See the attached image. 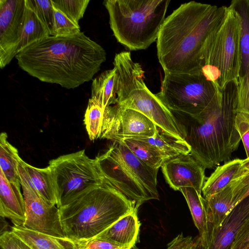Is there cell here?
<instances>
[{
    "label": "cell",
    "instance_id": "1",
    "mask_svg": "<svg viewBox=\"0 0 249 249\" xmlns=\"http://www.w3.org/2000/svg\"><path fill=\"white\" fill-rule=\"evenodd\" d=\"M105 49L84 32L49 36L16 55L19 67L44 82L73 89L91 80L106 60Z\"/></svg>",
    "mask_w": 249,
    "mask_h": 249
},
{
    "label": "cell",
    "instance_id": "2",
    "mask_svg": "<svg viewBox=\"0 0 249 249\" xmlns=\"http://www.w3.org/2000/svg\"><path fill=\"white\" fill-rule=\"evenodd\" d=\"M227 8L192 1L165 18L157 40V56L164 73L201 72L205 41L223 21Z\"/></svg>",
    "mask_w": 249,
    "mask_h": 249
},
{
    "label": "cell",
    "instance_id": "3",
    "mask_svg": "<svg viewBox=\"0 0 249 249\" xmlns=\"http://www.w3.org/2000/svg\"><path fill=\"white\" fill-rule=\"evenodd\" d=\"M237 81L219 89L208 107L197 117L173 113L181 125L192 156L206 169L229 159L241 138L235 126Z\"/></svg>",
    "mask_w": 249,
    "mask_h": 249
},
{
    "label": "cell",
    "instance_id": "4",
    "mask_svg": "<svg viewBox=\"0 0 249 249\" xmlns=\"http://www.w3.org/2000/svg\"><path fill=\"white\" fill-rule=\"evenodd\" d=\"M138 208L120 192L104 183L59 209L66 237L79 243L96 237Z\"/></svg>",
    "mask_w": 249,
    "mask_h": 249
},
{
    "label": "cell",
    "instance_id": "5",
    "mask_svg": "<svg viewBox=\"0 0 249 249\" xmlns=\"http://www.w3.org/2000/svg\"><path fill=\"white\" fill-rule=\"evenodd\" d=\"M170 0H106L109 25L117 40L129 50L147 49L157 40Z\"/></svg>",
    "mask_w": 249,
    "mask_h": 249
},
{
    "label": "cell",
    "instance_id": "6",
    "mask_svg": "<svg viewBox=\"0 0 249 249\" xmlns=\"http://www.w3.org/2000/svg\"><path fill=\"white\" fill-rule=\"evenodd\" d=\"M219 89L202 73H164L161 89L156 94L172 112L193 118L210 104Z\"/></svg>",
    "mask_w": 249,
    "mask_h": 249
},
{
    "label": "cell",
    "instance_id": "7",
    "mask_svg": "<svg viewBox=\"0 0 249 249\" xmlns=\"http://www.w3.org/2000/svg\"><path fill=\"white\" fill-rule=\"evenodd\" d=\"M48 166L52 173L58 208L104 183L95 159L89 157L85 150L53 159Z\"/></svg>",
    "mask_w": 249,
    "mask_h": 249
},
{
    "label": "cell",
    "instance_id": "8",
    "mask_svg": "<svg viewBox=\"0 0 249 249\" xmlns=\"http://www.w3.org/2000/svg\"><path fill=\"white\" fill-rule=\"evenodd\" d=\"M157 128V125L142 113L116 104L104 110L101 138L115 142L126 138L151 137Z\"/></svg>",
    "mask_w": 249,
    "mask_h": 249
},
{
    "label": "cell",
    "instance_id": "9",
    "mask_svg": "<svg viewBox=\"0 0 249 249\" xmlns=\"http://www.w3.org/2000/svg\"><path fill=\"white\" fill-rule=\"evenodd\" d=\"M95 159L104 182L120 192L135 203L137 207L146 201L156 199L109 147Z\"/></svg>",
    "mask_w": 249,
    "mask_h": 249
},
{
    "label": "cell",
    "instance_id": "10",
    "mask_svg": "<svg viewBox=\"0 0 249 249\" xmlns=\"http://www.w3.org/2000/svg\"><path fill=\"white\" fill-rule=\"evenodd\" d=\"M25 207L23 227L60 238H66L61 221L59 209L43 198L22 178L20 177Z\"/></svg>",
    "mask_w": 249,
    "mask_h": 249
},
{
    "label": "cell",
    "instance_id": "11",
    "mask_svg": "<svg viewBox=\"0 0 249 249\" xmlns=\"http://www.w3.org/2000/svg\"><path fill=\"white\" fill-rule=\"evenodd\" d=\"M221 36L220 78L218 86L220 90L229 82L237 80L241 64L240 22L237 15L230 6L221 25Z\"/></svg>",
    "mask_w": 249,
    "mask_h": 249
},
{
    "label": "cell",
    "instance_id": "12",
    "mask_svg": "<svg viewBox=\"0 0 249 249\" xmlns=\"http://www.w3.org/2000/svg\"><path fill=\"white\" fill-rule=\"evenodd\" d=\"M25 0H0V68L18 53L23 24Z\"/></svg>",
    "mask_w": 249,
    "mask_h": 249
},
{
    "label": "cell",
    "instance_id": "13",
    "mask_svg": "<svg viewBox=\"0 0 249 249\" xmlns=\"http://www.w3.org/2000/svg\"><path fill=\"white\" fill-rule=\"evenodd\" d=\"M161 168L165 181L174 190L192 187L201 194L206 168L191 153L165 161Z\"/></svg>",
    "mask_w": 249,
    "mask_h": 249
},
{
    "label": "cell",
    "instance_id": "14",
    "mask_svg": "<svg viewBox=\"0 0 249 249\" xmlns=\"http://www.w3.org/2000/svg\"><path fill=\"white\" fill-rule=\"evenodd\" d=\"M249 216V196L236 205L220 226L213 230L206 249H231Z\"/></svg>",
    "mask_w": 249,
    "mask_h": 249
},
{
    "label": "cell",
    "instance_id": "15",
    "mask_svg": "<svg viewBox=\"0 0 249 249\" xmlns=\"http://www.w3.org/2000/svg\"><path fill=\"white\" fill-rule=\"evenodd\" d=\"M109 148L141 184L159 199L157 189L158 169L151 168L139 159L124 144L113 142Z\"/></svg>",
    "mask_w": 249,
    "mask_h": 249
},
{
    "label": "cell",
    "instance_id": "16",
    "mask_svg": "<svg viewBox=\"0 0 249 249\" xmlns=\"http://www.w3.org/2000/svg\"><path fill=\"white\" fill-rule=\"evenodd\" d=\"M20 187L9 182L0 170V216L10 219L14 226L23 227L26 207Z\"/></svg>",
    "mask_w": 249,
    "mask_h": 249
},
{
    "label": "cell",
    "instance_id": "17",
    "mask_svg": "<svg viewBox=\"0 0 249 249\" xmlns=\"http://www.w3.org/2000/svg\"><path fill=\"white\" fill-rule=\"evenodd\" d=\"M138 209H135L120 218L96 237L107 240L123 249H130L135 245L140 231Z\"/></svg>",
    "mask_w": 249,
    "mask_h": 249
},
{
    "label": "cell",
    "instance_id": "18",
    "mask_svg": "<svg viewBox=\"0 0 249 249\" xmlns=\"http://www.w3.org/2000/svg\"><path fill=\"white\" fill-rule=\"evenodd\" d=\"M19 177L23 178L43 198L57 206L54 182L50 169L35 167L21 159L18 165Z\"/></svg>",
    "mask_w": 249,
    "mask_h": 249
},
{
    "label": "cell",
    "instance_id": "19",
    "mask_svg": "<svg viewBox=\"0 0 249 249\" xmlns=\"http://www.w3.org/2000/svg\"><path fill=\"white\" fill-rule=\"evenodd\" d=\"M11 231L32 249H79L78 243L60 238L13 226Z\"/></svg>",
    "mask_w": 249,
    "mask_h": 249
},
{
    "label": "cell",
    "instance_id": "20",
    "mask_svg": "<svg viewBox=\"0 0 249 249\" xmlns=\"http://www.w3.org/2000/svg\"><path fill=\"white\" fill-rule=\"evenodd\" d=\"M186 200L199 236L207 248L210 241V233L208 223L206 200L192 187H184L179 190Z\"/></svg>",
    "mask_w": 249,
    "mask_h": 249
},
{
    "label": "cell",
    "instance_id": "21",
    "mask_svg": "<svg viewBox=\"0 0 249 249\" xmlns=\"http://www.w3.org/2000/svg\"><path fill=\"white\" fill-rule=\"evenodd\" d=\"M232 191L229 185L206 200L210 239L213 230L220 226L233 209Z\"/></svg>",
    "mask_w": 249,
    "mask_h": 249
},
{
    "label": "cell",
    "instance_id": "22",
    "mask_svg": "<svg viewBox=\"0 0 249 249\" xmlns=\"http://www.w3.org/2000/svg\"><path fill=\"white\" fill-rule=\"evenodd\" d=\"M117 74L116 69L107 70L94 79L91 99L104 109L117 104Z\"/></svg>",
    "mask_w": 249,
    "mask_h": 249
},
{
    "label": "cell",
    "instance_id": "23",
    "mask_svg": "<svg viewBox=\"0 0 249 249\" xmlns=\"http://www.w3.org/2000/svg\"><path fill=\"white\" fill-rule=\"evenodd\" d=\"M157 149L166 160L191 153L190 145L184 139L177 138L157 126L154 135L151 137L138 138Z\"/></svg>",
    "mask_w": 249,
    "mask_h": 249
},
{
    "label": "cell",
    "instance_id": "24",
    "mask_svg": "<svg viewBox=\"0 0 249 249\" xmlns=\"http://www.w3.org/2000/svg\"><path fill=\"white\" fill-rule=\"evenodd\" d=\"M229 6L235 12L240 22L241 64L239 78L249 71V0H232Z\"/></svg>",
    "mask_w": 249,
    "mask_h": 249
},
{
    "label": "cell",
    "instance_id": "25",
    "mask_svg": "<svg viewBox=\"0 0 249 249\" xmlns=\"http://www.w3.org/2000/svg\"><path fill=\"white\" fill-rule=\"evenodd\" d=\"M242 160L236 159L217 166L204 184L203 197L206 199L228 186L241 168Z\"/></svg>",
    "mask_w": 249,
    "mask_h": 249
},
{
    "label": "cell",
    "instance_id": "26",
    "mask_svg": "<svg viewBox=\"0 0 249 249\" xmlns=\"http://www.w3.org/2000/svg\"><path fill=\"white\" fill-rule=\"evenodd\" d=\"M51 35L46 24L25 0L23 24L18 53L30 44Z\"/></svg>",
    "mask_w": 249,
    "mask_h": 249
},
{
    "label": "cell",
    "instance_id": "27",
    "mask_svg": "<svg viewBox=\"0 0 249 249\" xmlns=\"http://www.w3.org/2000/svg\"><path fill=\"white\" fill-rule=\"evenodd\" d=\"M7 138L6 132L0 133V170L9 182L20 184L18 165L21 158L18 149L8 142Z\"/></svg>",
    "mask_w": 249,
    "mask_h": 249
},
{
    "label": "cell",
    "instance_id": "28",
    "mask_svg": "<svg viewBox=\"0 0 249 249\" xmlns=\"http://www.w3.org/2000/svg\"><path fill=\"white\" fill-rule=\"evenodd\" d=\"M116 142L124 144L139 159L154 169L159 170L166 161L164 157L157 149L140 139L126 138Z\"/></svg>",
    "mask_w": 249,
    "mask_h": 249
},
{
    "label": "cell",
    "instance_id": "29",
    "mask_svg": "<svg viewBox=\"0 0 249 249\" xmlns=\"http://www.w3.org/2000/svg\"><path fill=\"white\" fill-rule=\"evenodd\" d=\"M104 110L91 98L89 100L84 122L91 141L101 138Z\"/></svg>",
    "mask_w": 249,
    "mask_h": 249
},
{
    "label": "cell",
    "instance_id": "30",
    "mask_svg": "<svg viewBox=\"0 0 249 249\" xmlns=\"http://www.w3.org/2000/svg\"><path fill=\"white\" fill-rule=\"evenodd\" d=\"M80 32L78 23L74 22L53 6V22L51 36H67L75 35Z\"/></svg>",
    "mask_w": 249,
    "mask_h": 249
},
{
    "label": "cell",
    "instance_id": "31",
    "mask_svg": "<svg viewBox=\"0 0 249 249\" xmlns=\"http://www.w3.org/2000/svg\"><path fill=\"white\" fill-rule=\"evenodd\" d=\"M232 191V200L234 207L249 196V169L242 166L229 184Z\"/></svg>",
    "mask_w": 249,
    "mask_h": 249
},
{
    "label": "cell",
    "instance_id": "32",
    "mask_svg": "<svg viewBox=\"0 0 249 249\" xmlns=\"http://www.w3.org/2000/svg\"><path fill=\"white\" fill-rule=\"evenodd\" d=\"M52 0L53 6L60 10L69 18L78 23L84 15L89 0Z\"/></svg>",
    "mask_w": 249,
    "mask_h": 249
},
{
    "label": "cell",
    "instance_id": "33",
    "mask_svg": "<svg viewBox=\"0 0 249 249\" xmlns=\"http://www.w3.org/2000/svg\"><path fill=\"white\" fill-rule=\"evenodd\" d=\"M51 32L53 22V6L51 0H26Z\"/></svg>",
    "mask_w": 249,
    "mask_h": 249
},
{
    "label": "cell",
    "instance_id": "34",
    "mask_svg": "<svg viewBox=\"0 0 249 249\" xmlns=\"http://www.w3.org/2000/svg\"><path fill=\"white\" fill-rule=\"evenodd\" d=\"M237 112L249 114V71L237 79Z\"/></svg>",
    "mask_w": 249,
    "mask_h": 249
},
{
    "label": "cell",
    "instance_id": "35",
    "mask_svg": "<svg viewBox=\"0 0 249 249\" xmlns=\"http://www.w3.org/2000/svg\"><path fill=\"white\" fill-rule=\"evenodd\" d=\"M235 126L242 141L247 158H249V114L237 112L235 118Z\"/></svg>",
    "mask_w": 249,
    "mask_h": 249
},
{
    "label": "cell",
    "instance_id": "36",
    "mask_svg": "<svg viewBox=\"0 0 249 249\" xmlns=\"http://www.w3.org/2000/svg\"><path fill=\"white\" fill-rule=\"evenodd\" d=\"M1 249H32L12 231L0 235Z\"/></svg>",
    "mask_w": 249,
    "mask_h": 249
},
{
    "label": "cell",
    "instance_id": "37",
    "mask_svg": "<svg viewBox=\"0 0 249 249\" xmlns=\"http://www.w3.org/2000/svg\"><path fill=\"white\" fill-rule=\"evenodd\" d=\"M82 249H123L118 246L98 237L78 243Z\"/></svg>",
    "mask_w": 249,
    "mask_h": 249
},
{
    "label": "cell",
    "instance_id": "38",
    "mask_svg": "<svg viewBox=\"0 0 249 249\" xmlns=\"http://www.w3.org/2000/svg\"><path fill=\"white\" fill-rule=\"evenodd\" d=\"M194 239L190 236H184L182 233L178 235L167 245L166 249H188L193 244ZM130 249H140L134 245Z\"/></svg>",
    "mask_w": 249,
    "mask_h": 249
},
{
    "label": "cell",
    "instance_id": "39",
    "mask_svg": "<svg viewBox=\"0 0 249 249\" xmlns=\"http://www.w3.org/2000/svg\"><path fill=\"white\" fill-rule=\"evenodd\" d=\"M249 245V216L239 231L231 249H243Z\"/></svg>",
    "mask_w": 249,
    "mask_h": 249
},
{
    "label": "cell",
    "instance_id": "40",
    "mask_svg": "<svg viewBox=\"0 0 249 249\" xmlns=\"http://www.w3.org/2000/svg\"><path fill=\"white\" fill-rule=\"evenodd\" d=\"M190 249H206L199 235L194 238V243Z\"/></svg>",
    "mask_w": 249,
    "mask_h": 249
},
{
    "label": "cell",
    "instance_id": "41",
    "mask_svg": "<svg viewBox=\"0 0 249 249\" xmlns=\"http://www.w3.org/2000/svg\"><path fill=\"white\" fill-rule=\"evenodd\" d=\"M9 225L6 221L4 217H1L0 218V235L3 233L10 231L9 230Z\"/></svg>",
    "mask_w": 249,
    "mask_h": 249
},
{
    "label": "cell",
    "instance_id": "42",
    "mask_svg": "<svg viewBox=\"0 0 249 249\" xmlns=\"http://www.w3.org/2000/svg\"><path fill=\"white\" fill-rule=\"evenodd\" d=\"M243 249H249V245L246 247V248H244Z\"/></svg>",
    "mask_w": 249,
    "mask_h": 249
},
{
    "label": "cell",
    "instance_id": "43",
    "mask_svg": "<svg viewBox=\"0 0 249 249\" xmlns=\"http://www.w3.org/2000/svg\"><path fill=\"white\" fill-rule=\"evenodd\" d=\"M193 243H194V242H193ZM192 245H193V244H192ZM191 246L189 248H188V249H190V248H191Z\"/></svg>",
    "mask_w": 249,
    "mask_h": 249
},
{
    "label": "cell",
    "instance_id": "44",
    "mask_svg": "<svg viewBox=\"0 0 249 249\" xmlns=\"http://www.w3.org/2000/svg\"><path fill=\"white\" fill-rule=\"evenodd\" d=\"M79 249H82L79 248Z\"/></svg>",
    "mask_w": 249,
    "mask_h": 249
}]
</instances>
